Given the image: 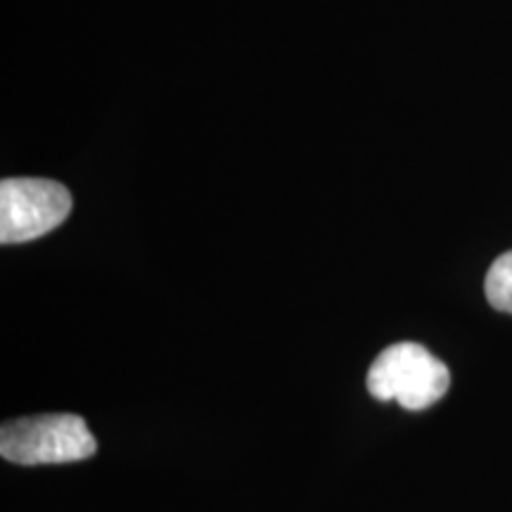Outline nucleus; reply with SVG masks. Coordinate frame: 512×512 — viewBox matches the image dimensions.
<instances>
[{
    "instance_id": "1",
    "label": "nucleus",
    "mask_w": 512,
    "mask_h": 512,
    "mask_svg": "<svg viewBox=\"0 0 512 512\" xmlns=\"http://www.w3.org/2000/svg\"><path fill=\"white\" fill-rule=\"evenodd\" d=\"M451 387V373L422 344H392L368 370V392L377 401H399L406 411H425Z\"/></svg>"
},
{
    "instance_id": "2",
    "label": "nucleus",
    "mask_w": 512,
    "mask_h": 512,
    "mask_svg": "<svg viewBox=\"0 0 512 512\" xmlns=\"http://www.w3.org/2000/svg\"><path fill=\"white\" fill-rule=\"evenodd\" d=\"M95 437L74 413H46L5 422L0 456L17 465H57L86 460L95 453Z\"/></svg>"
},
{
    "instance_id": "3",
    "label": "nucleus",
    "mask_w": 512,
    "mask_h": 512,
    "mask_svg": "<svg viewBox=\"0 0 512 512\" xmlns=\"http://www.w3.org/2000/svg\"><path fill=\"white\" fill-rule=\"evenodd\" d=\"M72 214V195L48 178H5L0 183V242L19 245L48 235Z\"/></svg>"
},
{
    "instance_id": "4",
    "label": "nucleus",
    "mask_w": 512,
    "mask_h": 512,
    "mask_svg": "<svg viewBox=\"0 0 512 512\" xmlns=\"http://www.w3.org/2000/svg\"><path fill=\"white\" fill-rule=\"evenodd\" d=\"M486 299L496 311L512 313V252H505L486 273Z\"/></svg>"
}]
</instances>
